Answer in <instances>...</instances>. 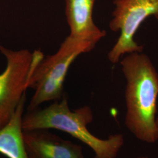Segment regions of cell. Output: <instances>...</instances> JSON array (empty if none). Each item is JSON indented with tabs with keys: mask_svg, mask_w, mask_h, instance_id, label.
<instances>
[{
	"mask_svg": "<svg viewBox=\"0 0 158 158\" xmlns=\"http://www.w3.org/2000/svg\"><path fill=\"white\" fill-rule=\"evenodd\" d=\"M119 62L126 80V127L138 140L154 143L158 140V72L142 52L127 54Z\"/></svg>",
	"mask_w": 158,
	"mask_h": 158,
	"instance_id": "6da1fadb",
	"label": "cell"
},
{
	"mask_svg": "<svg viewBox=\"0 0 158 158\" xmlns=\"http://www.w3.org/2000/svg\"><path fill=\"white\" fill-rule=\"evenodd\" d=\"M93 120L90 107L85 106L72 110L67 97L63 95L60 102L28 111L23 117V131L54 129L65 132L89 147L95 158H116L124 143V136L116 134L106 139L96 137L87 128Z\"/></svg>",
	"mask_w": 158,
	"mask_h": 158,
	"instance_id": "7a4b0ae2",
	"label": "cell"
},
{
	"mask_svg": "<svg viewBox=\"0 0 158 158\" xmlns=\"http://www.w3.org/2000/svg\"><path fill=\"white\" fill-rule=\"evenodd\" d=\"M96 45L95 42L69 35L55 54L40 60L29 79L28 88L34 89L35 93L29 103L28 111L46 102L60 100L70 66L80 55L93 50Z\"/></svg>",
	"mask_w": 158,
	"mask_h": 158,
	"instance_id": "3957f363",
	"label": "cell"
},
{
	"mask_svg": "<svg viewBox=\"0 0 158 158\" xmlns=\"http://www.w3.org/2000/svg\"><path fill=\"white\" fill-rule=\"evenodd\" d=\"M6 66L0 74V130L10 121L26 91L35 65L44 57L40 51H12L0 45Z\"/></svg>",
	"mask_w": 158,
	"mask_h": 158,
	"instance_id": "277c9868",
	"label": "cell"
},
{
	"mask_svg": "<svg viewBox=\"0 0 158 158\" xmlns=\"http://www.w3.org/2000/svg\"><path fill=\"white\" fill-rule=\"evenodd\" d=\"M113 4L109 28L120 35L108 52V59L117 64L125 55L143 51V46L136 42L134 36L147 18L153 16L158 19V0H114Z\"/></svg>",
	"mask_w": 158,
	"mask_h": 158,
	"instance_id": "5b68a950",
	"label": "cell"
},
{
	"mask_svg": "<svg viewBox=\"0 0 158 158\" xmlns=\"http://www.w3.org/2000/svg\"><path fill=\"white\" fill-rule=\"evenodd\" d=\"M23 139L29 158H85L81 145L49 130L23 131Z\"/></svg>",
	"mask_w": 158,
	"mask_h": 158,
	"instance_id": "8992f818",
	"label": "cell"
},
{
	"mask_svg": "<svg viewBox=\"0 0 158 158\" xmlns=\"http://www.w3.org/2000/svg\"><path fill=\"white\" fill-rule=\"evenodd\" d=\"M97 0H65V14L70 35L96 43L106 36L93 20V9Z\"/></svg>",
	"mask_w": 158,
	"mask_h": 158,
	"instance_id": "52a82bcc",
	"label": "cell"
},
{
	"mask_svg": "<svg viewBox=\"0 0 158 158\" xmlns=\"http://www.w3.org/2000/svg\"><path fill=\"white\" fill-rule=\"evenodd\" d=\"M24 94L10 121L0 130V153L8 158H29L23 139V114L26 102Z\"/></svg>",
	"mask_w": 158,
	"mask_h": 158,
	"instance_id": "ba28073f",
	"label": "cell"
},
{
	"mask_svg": "<svg viewBox=\"0 0 158 158\" xmlns=\"http://www.w3.org/2000/svg\"><path fill=\"white\" fill-rule=\"evenodd\" d=\"M135 158H149L147 157V156H139V157H137Z\"/></svg>",
	"mask_w": 158,
	"mask_h": 158,
	"instance_id": "9c48e42d",
	"label": "cell"
},
{
	"mask_svg": "<svg viewBox=\"0 0 158 158\" xmlns=\"http://www.w3.org/2000/svg\"><path fill=\"white\" fill-rule=\"evenodd\" d=\"M156 125H157V127H158V117H156Z\"/></svg>",
	"mask_w": 158,
	"mask_h": 158,
	"instance_id": "30bf717a",
	"label": "cell"
}]
</instances>
